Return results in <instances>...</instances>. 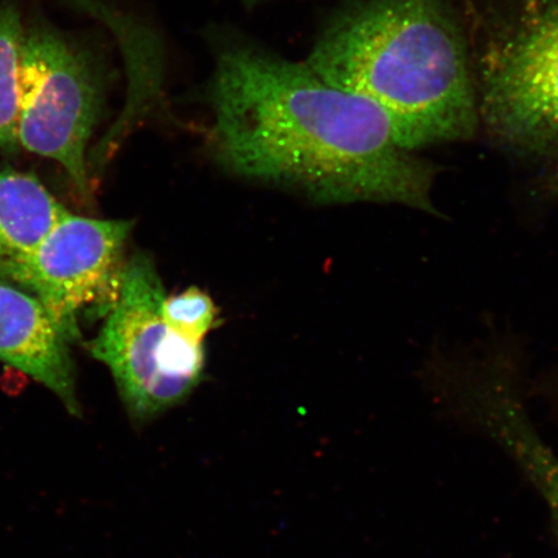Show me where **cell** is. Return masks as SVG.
<instances>
[{
	"label": "cell",
	"instance_id": "obj_1",
	"mask_svg": "<svg viewBox=\"0 0 558 558\" xmlns=\"http://www.w3.org/2000/svg\"><path fill=\"white\" fill-rule=\"evenodd\" d=\"M213 41L199 102L220 166L319 204L374 202L437 215L434 165L403 148L375 104L240 34L219 32Z\"/></svg>",
	"mask_w": 558,
	"mask_h": 558
},
{
	"label": "cell",
	"instance_id": "obj_5",
	"mask_svg": "<svg viewBox=\"0 0 558 558\" xmlns=\"http://www.w3.org/2000/svg\"><path fill=\"white\" fill-rule=\"evenodd\" d=\"M134 221L69 214L32 253L0 264V277L32 292L68 343L83 311L109 312L120 290L123 251Z\"/></svg>",
	"mask_w": 558,
	"mask_h": 558
},
{
	"label": "cell",
	"instance_id": "obj_11",
	"mask_svg": "<svg viewBox=\"0 0 558 558\" xmlns=\"http://www.w3.org/2000/svg\"><path fill=\"white\" fill-rule=\"evenodd\" d=\"M68 2L75 7H80L81 10L88 12L89 15L99 19L102 23L113 27V29H116V27L121 23V19L118 16V13L111 11L102 0H68Z\"/></svg>",
	"mask_w": 558,
	"mask_h": 558
},
{
	"label": "cell",
	"instance_id": "obj_8",
	"mask_svg": "<svg viewBox=\"0 0 558 558\" xmlns=\"http://www.w3.org/2000/svg\"><path fill=\"white\" fill-rule=\"evenodd\" d=\"M492 439L504 449L541 494L553 519L558 539V458L543 441L526 413L501 418Z\"/></svg>",
	"mask_w": 558,
	"mask_h": 558
},
{
	"label": "cell",
	"instance_id": "obj_10",
	"mask_svg": "<svg viewBox=\"0 0 558 558\" xmlns=\"http://www.w3.org/2000/svg\"><path fill=\"white\" fill-rule=\"evenodd\" d=\"M162 314L171 331L194 344H204L207 335L218 327V308L214 300L198 288L165 298Z\"/></svg>",
	"mask_w": 558,
	"mask_h": 558
},
{
	"label": "cell",
	"instance_id": "obj_3",
	"mask_svg": "<svg viewBox=\"0 0 558 558\" xmlns=\"http://www.w3.org/2000/svg\"><path fill=\"white\" fill-rule=\"evenodd\" d=\"M162 281L148 255L125 262L120 290L89 351L113 375L136 427L149 424L190 399L205 379L204 344L166 325Z\"/></svg>",
	"mask_w": 558,
	"mask_h": 558
},
{
	"label": "cell",
	"instance_id": "obj_6",
	"mask_svg": "<svg viewBox=\"0 0 558 558\" xmlns=\"http://www.w3.org/2000/svg\"><path fill=\"white\" fill-rule=\"evenodd\" d=\"M0 361L52 390L81 414L68 340L37 299L0 283Z\"/></svg>",
	"mask_w": 558,
	"mask_h": 558
},
{
	"label": "cell",
	"instance_id": "obj_13",
	"mask_svg": "<svg viewBox=\"0 0 558 558\" xmlns=\"http://www.w3.org/2000/svg\"><path fill=\"white\" fill-rule=\"evenodd\" d=\"M241 2H243L244 4H247V5H254L257 3L265 2V0H241Z\"/></svg>",
	"mask_w": 558,
	"mask_h": 558
},
{
	"label": "cell",
	"instance_id": "obj_4",
	"mask_svg": "<svg viewBox=\"0 0 558 558\" xmlns=\"http://www.w3.org/2000/svg\"><path fill=\"white\" fill-rule=\"evenodd\" d=\"M107 81L93 52L48 27L25 29L19 75V146L54 160L83 195L87 149L102 120Z\"/></svg>",
	"mask_w": 558,
	"mask_h": 558
},
{
	"label": "cell",
	"instance_id": "obj_9",
	"mask_svg": "<svg viewBox=\"0 0 558 558\" xmlns=\"http://www.w3.org/2000/svg\"><path fill=\"white\" fill-rule=\"evenodd\" d=\"M24 34L20 13L10 4H0V149L7 153L20 148L17 100Z\"/></svg>",
	"mask_w": 558,
	"mask_h": 558
},
{
	"label": "cell",
	"instance_id": "obj_7",
	"mask_svg": "<svg viewBox=\"0 0 558 558\" xmlns=\"http://www.w3.org/2000/svg\"><path fill=\"white\" fill-rule=\"evenodd\" d=\"M70 213L32 173L0 170V232L29 254Z\"/></svg>",
	"mask_w": 558,
	"mask_h": 558
},
{
	"label": "cell",
	"instance_id": "obj_12",
	"mask_svg": "<svg viewBox=\"0 0 558 558\" xmlns=\"http://www.w3.org/2000/svg\"><path fill=\"white\" fill-rule=\"evenodd\" d=\"M17 254L16 248L13 247L10 241L5 239V235L0 232V264L13 259Z\"/></svg>",
	"mask_w": 558,
	"mask_h": 558
},
{
	"label": "cell",
	"instance_id": "obj_2",
	"mask_svg": "<svg viewBox=\"0 0 558 558\" xmlns=\"http://www.w3.org/2000/svg\"><path fill=\"white\" fill-rule=\"evenodd\" d=\"M305 62L375 104L408 150L466 142L481 129L469 35L452 0H347Z\"/></svg>",
	"mask_w": 558,
	"mask_h": 558
}]
</instances>
